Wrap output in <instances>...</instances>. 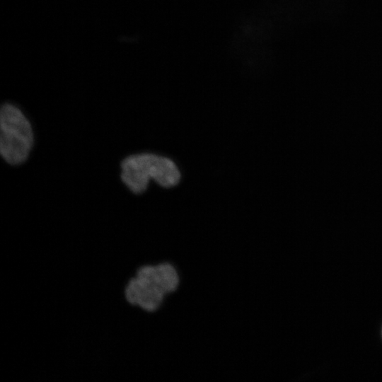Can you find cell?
I'll use <instances>...</instances> for the list:
<instances>
[{
	"label": "cell",
	"mask_w": 382,
	"mask_h": 382,
	"mask_svg": "<svg viewBox=\"0 0 382 382\" xmlns=\"http://www.w3.org/2000/svg\"><path fill=\"white\" fill-rule=\"evenodd\" d=\"M121 179L134 194L144 192L149 180L163 187H172L180 180V171L168 157L150 153L129 156L121 163Z\"/></svg>",
	"instance_id": "obj_1"
},
{
	"label": "cell",
	"mask_w": 382,
	"mask_h": 382,
	"mask_svg": "<svg viewBox=\"0 0 382 382\" xmlns=\"http://www.w3.org/2000/svg\"><path fill=\"white\" fill-rule=\"evenodd\" d=\"M0 153L11 165H19L28 158L33 144L31 125L15 105L6 103L0 110Z\"/></svg>",
	"instance_id": "obj_2"
},
{
	"label": "cell",
	"mask_w": 382,
	"mask_h": 382,
	"mask_svg": "<svg viewBox=\"0 0 382 382\" xmlns=\"http://www.w3.org/2000/svg\"><path fill=\"white\" fill-rule=\"evenodd\" d=\"M166 295L157 282L153 263H144L138 267L124 288L125 301L149 313H154L161 308Z\"/></svg>",
	"instance_id": "obj_3"
},
{
	"label": "cell",
	"mask_w": 382,
	"mask_h": 382,
	"mask_svg": "<svg viewBox=\"0 0 382 382\" xmlns=\"http://www.w3.org/2000/svg\"><path fill=\"white\" fill-rule=\"evenodd\" d=\"M156 277L166 294L175 292L180 285V276L175 265L169 262L155 264Z\"/></svg>",
	"instance_id": "obj_4"
}]
</instances>
